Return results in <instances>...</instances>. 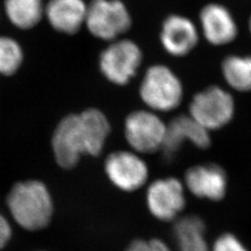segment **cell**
I'll return each instance as SVG.
<instances>
[{"label": "cell", "instance_id": "obj_1", "mask_svg": "<svg viewBox=\"0 0 251 251\" xmlns=\"http://www.w3.org/2000/svg\"><path fill=\"white\" fill-rule=\"evenodd\" d=\"M6 203L14 222L26 231L42 230L51 222L53 199L42 181L29 179L15 183L9 190Z\"/></svg>", "mask_w": 251, "mask_h": 251}, {"label": "cell", "instance_id": "obj_2", "mask_svg": "<svg viewBox=\"0 0 251 251\" xmlns=\"http://www.w3.org/2000/svg\"><path fill=\"white\" fill-rule=\"evenodd\" d=\"M140 92L146 105L162 112L178 107L183 94L179 77L165 65H153L148 69Z\"/></svg>", "mask_w": 251, "mask_h": 251}, {"label": "cell", "instance_id": "obj_3", "mask_svg": "<svg viewBox=\"0 0 251 251\" xmlns=\"http://www.w3.org/2000/svg\"><path fill=\"white\" fill-rule=\"evenodd\" d=\"M190 117L206 129H219L227 125L234 114V101L229 92L211 86L198 93L190 103Z\"/></svg>", "mask_w": 251, "mask_h": 251}, {"label": "cell", "instance_id": "obj_4", "mask_svg": "<svg viewBox=\"0 0 251 251\" xmlns=\"http://www.w3.org/2000/svg\"><path fill=\"white\" fill-rule=\"evenodd\" d=\"M52 150L57 164L63 169H72L82 154H89L88 137L80 115L64 117L57 126L52 137Z\"/></svg>", "mask_w": 251, "mask_h": 251}, {"label": "cell", "instance_id": "obj_5", "mask_svg": "<svg viewBox=\"0 0 251 251\" xmlns=\"http://www.w3.org/2000/svg\"><path fill=\"white\" fill-rule=\"evenodd\" d=\"M86 23L93 36L112 40L129 29L131 18L120 0H92L87 9Z\"/></svg>", "mask_w": 251, "mask_h": 251}, {"label": "cell", "instance_id": "obj_6", "mask_svg": "<svg viewBox=\"0 0 251 251\" xmlns=\"http://www.w3.org/2000/svg\"><path fill=\"white\" fill-rule=\"evenodd\" d=\"M142 60V51L134 42L120 40L101 52L100 68L108 80L126 85L136 75Z\"/></svg>", "mask_w": 251, "mask_h": 251}, {"label": "cell", "instance_id": "obj_7", "mask_svg": "<svg viewBox=\"0 0 251 251\" xmlns=\"http://www.w3.org/2000/svg\"><path fill=\"white\" fill-rule=\"evenodd\" d=\"M167 126L154 114L136 111L126 117V139L135 151L151 153L161 149Z\"/></svg>", "mask_w": 251, "mask_h": 251}, {"label": "cell", "instance_id": "obj_8", "mask_svg": "<svg viewBox=\"0 0 251 251\" xmlns=\"http://www.w3.org/2000/svg\"><path fill=\"white\" fill-rule=\"evenodd\" d=\"M104 170L109 180L117 189L131 193L143 187L148 179L146 163L134 152L118 151L110 153Z\"/></svg>", "mask_w": 251, "mask_h": 251}, {"label": "cell", "instance_id": "obj_9", "mask_svg": "<svg viewBox=\"0 0 251 251\" xmlns=\"http://www.w3.org/2000/svg\"><path fill=\"white\" fill-rule=\"evenodd\" d=\"M146 203L154 218L162 222H171L185 206L182 183L175 178L156 179L147 189Z\"/></svg>", "mask_w": 251, "mask_h": 251}, {"label": "cell", "instance_id": "obj_10", "mask_svg": "<svg viewBox=\"0 0 251 251\" xmlns=\"http://www.w3.org/2000/svg\"><path fill=\"white\" fill-rule=\"evenodd\" d=\"M185 142L200 149H206L210 146L211 138L208 130L193 117L179 116L172 119L167 126L161 148L165 159L171 161Z\"/></svg>", "mask_w": 251, "mask_h": 251}, {"label": "cell", "instance_id": "obj_11", "mask_svg": "<svg viewBox=\"0 0 251 251\" xmlns=\"http://www.w3.org/2000/svg\"><path fill=\"white\" fill-rule=\"evenodd\" d=\"M185 183L196 197L212 201L222 200L227 191L226 173L215 164L192 167L185 174Z\"/></svg>", "mask_w": 251, "mask_h": 251}, {"label": "cell", "instance_id": "obj_12", "mask_svg": "<svg viewBox=\"0 0 251 251\" xmlns=\"http://www.w3.org/2000/svg\"><path fill=\"white\" fill-rule=\"evenodd\" d=\"M200 23L206 40L214 46H224L236 38L238 28L230 10L221 4H208L200 12Z\"/></svg>", "mask_w": 251, "mask_h": 251}, {"label": "cell", "instance_id": "obj_13", "mask_svg": "<svg viewBox=\"0 0 251 251\" xmlns=\"http://www.w3.org/2000/svg\"><path fill=\"white\" fill-rule=\"evenodd\" d=\"M162 45L168 53L182 57L198 45V29L194 23L180 15H171L162 25Z\"/></svg>", "mask_w": 251, "mask_h": 251}, {"label": "cell", "instance_id": "obj_14", "mask_svg": "<svg viewBox=\"0 0 251 251\" xmlns=\"http://www.w3.org/2000/svg\"><path fill=\"white\" fill-rule=\"evenodd\" d=\"M87 9L83 0H50L46 7V15L55 30L72 35L86 22Z\"/></svg>", "mask_w": 251, "mask_h": 251}, {"label": "cell", "instance_id": "obj_15", "mask_svg": "<svg viewBox=\"0 0 251 251\" xmlns=\"http://www.w3.org/2000/svg\"><path fill=\"white\" fill-rule=\"evenodd\" d=\"M205 232V224L198 216L179 218L173 226V237L178 251H209Z\"/></svg>", "mask_w": 251, "mask_h": 251}, {"label": "cell", "instance_id": "obj_16", "mask_svg": "<svg viewBox=\"0 0 251 251\" xmlns=\"http://www.w3.org/2000/svg\"><path fill=\"white\" fill-rule=\"evenodd\" d=\"M89 142V154L97 156L102 151L110 132L107 118L98 109H88L80 114Z\"/></svg>", "mask_w": 251, "mask_h": 251}, {"label": "cell", "instance_id": "obj_17", "mask_svg": "<svg viewBox=\"0 0 251 251\" xmlns=\"http://www.w3.org/2000/svg\"><path fill=\"white\" fill-rule=\"evenodd\" d=\"M4 7L11 24L20 29L36 25L44 11L42 0H4Z\"/></svg>", "mask_w": 251, "mask_h": 251}, {"label": "cell", "instance_id": "obj_18", "mask_svg": "<svg viewBox=\"0 0 251 251\" xmlns=\"http://www.w3.org/2000/svg\"><path fill=\"white\" fill-rule=\"evenodd\" d=\"M225 81L233 89L251 91V56L230 55L222 64Z\"/></svg>", "mask_w": 251, "mask_h": 251}, {"label": "cell", "instance_id": "obj_19", "mask_svg": "<svg viewBox=\"0 0 251 251\" xmlns=\"http://www.w3.org/2000/svg\"><path fill=\"white\" fill-rule=\"evenodd\" d=\"M22 48L10 37L0 36V74L13 75L23 63Z\"/></svg>", "mask_w": 251, "mask_h": 251}, {"label": "cell", "instance_id": "obj_20", "mask_svg": "<svg viewBox=\"0 0 251 251\" xmlns=\"http://www.w3.org/2000/svg\"><path fill=\"white\" fill-rule=\"evenodd\" d=\"M125 251H171L168 245L160 239H135Z\"/></svg>", "mask_w": 251, "mask_h": 251}, {"label": "cell", "instance_id": "obj_21", "mask_svg": "<svg viewBox=\"0 0 251 251\" xmlns=\"http://www.w3.org/2000/svg\"><path fill=\"white\" fill-rule=\"evenodd\" d=\"M213 251H249L235 235L232 233L222 234L213 246Z\"/></svg>", "mask_w": 251, "mask_h": 251}, {"label": "cell", "instance_id": "obj_22", "mask_svg": "<svg viewBox=\"0 0 251 251\" xmlns=\"http://www.w3.org/2000/svg\"><path fill=\"white\" fill-rule=\"evenodd\" d=\"M12 236V229L9 221L0 213V251L3 250Z\"/></svg>", "mask_w": 251, "mask_h": 251}, {"label": "cell", "instance_id": "obj_23", "mask_svg": "<svg viewBox=\"0 0 251 251\" xmlns=\"http://www.w3.org/2000/svg\"><path fill=\"white\" fill-rule=\"evenodd\" d=\"M250 31H251V19H250Z\"/></svg>", "mask_w": 251, "mask_h": 251}]
</instances>
